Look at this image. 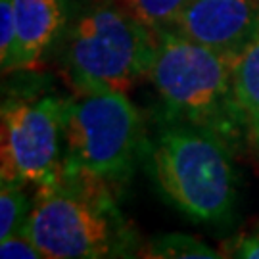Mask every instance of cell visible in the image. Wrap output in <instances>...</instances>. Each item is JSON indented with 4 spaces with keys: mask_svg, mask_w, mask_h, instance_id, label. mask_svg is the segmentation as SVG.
<instances>
[{
    "mask_svg": "<svg viewBox=\"0 0 259 259\" xmlns=\"http://www.w3.org/2000/svg\"><path fill=\"white\" fill-rule=\"evenodd\" d=\"M25 232L45 259L137 257L140 238L117 204V188L62 161L37 186Z\"/></svg>",
    "mask_w": 259,
    "mask_h": 259,
    "instance_id": "cell-1",
    "label": "cell"
},
{
    "mask_svg": "<svg viewBox=\"0 0 259 259\" xmlns=\"http://www.w3.org/2000/svg\"><path fill=\"white\" fill-rule=\"evenodd\" d=\"M234 148L207 129L159 117L148 140L152 179L188 219L225 225L238 200Z\"/></svg>",
    "mask_w": 259,
    "mask_h": 259,
    "instance_id": "cell-2",
    "label": "cell"
},
{
    "mask_svg": "<svg viewBox=\"0 0 259 259\" xmlns=\"http://www.w3.org/2000/svg\"><path fill=\"white\" fill-rule=\"evenodd\" d=\"M157 35L117 0H87L58 45L60 69L75 93L129 91L148 77Z\"/></svg>",
    "mask_w": 259,
    "mask_h": 259,
    "instance_id": "cell-3",
    "label": "cell"
},
{
    "mask_svg": "<svg viewBox=\"0 0 259 259\" xmlns=\"http://www.w3.org/2000/svg\"><path fill=\"white\" fill-rule=\"evenodd\" d=\"M148 79L161 102L159 117L211 131L234 152L246 148L232 83V58L177 29H167L157 33L156 60Z\"/></svg>",
    "mask_w": 259,
    "mask_h": 259,
    "instance_id": "cell-4",
    "label": "cell"
},
{
    "mask_svg": "<svg viewBox=\"0 0 259 259\" xmlns=\"http://www.w3.org/2000/svg\"><path fill=\"white\" fill-rule=\"evenodd\" d=\"M146 152L144 123L125 91L75 93L65 98L64 163L119 190L133 179Z\"/></svg>",
    "mask_w": 259,
    "mask_h": 259,
    "instance_id": "cell-5",
    "label": "cell"
},
{
    "mask_svg": "<svg viewBox=\"0 0 259 259\" xmlns=\"http://www.w3.org/2000/svg\"><path fill=\"white\" fill-rule=\"evenodd\" d=\"M65 98L10 96L0 110V181L42 185L62 165Z\"/></svg>",
    "mask_w": 259,
    "mask_h": 259,
    "instance_id": "cell-6",
    "label": "cell"
},
{
    "mask_svg": "<svg viewBox=\"0 0 259 259\" xmlns=\"http://www.w3.org/2000/svg\"><path fill=\"white\" fill-rule=\"evenodd\" d=\"M177 31L234 58L259 33V0H188Z\"/></svg>",
    "mask_w": 259,
    "mask_h": 259,
    "instance_id": "cell-7",
    "label": "cell"
},
{
    "mask_svg": "<svg viewBox=\"0 0 259 259\" xmlns=\"http://www.w3.org/2000/svg\"><path fill=\"white\" fill-rule=\"evenodd\" d=\"M16 18V71L37 69L60 45L77 12L73 0H12Z\"/></svg>",
    "mask_w": 259,
    "mask_h": 259,
    "instance_id": "cell-8",
    "label": "cell"
},
{
    "mask_svg": "<svg viewBox=\"0 0 259 259\" xmlns=\"http://www.w3.org/2000/svg\"><path fill=\"white\" fill-rule=\"evenodd\" d=\"M232 83L246 148L259 159V33L232 58Z\"/></svg>",
    "mask_w": 259,
    "mask_h": 259,
    "instance_id": "cell-9",
    "label": "cell"
},
{
    "mask_svg": "<svg viewBox=\"0 0 259 259\" xmlns=\"http://www.w3.org/2000/svg\"><path fill=\"white\" fill-rule=\"evenodd\" d=\"M140 257L148 259H217L221 251L213 250L204 240L185 232L156 234L140 248Z\"/></svg>",
    "mask_w": 259,
    "mask_h": 259,
    "instance_id": "cell-10",
    "label": "cell"
},
{
    "mask_svg": "<svg viewBox=\"0 0 259 259\" xmlns=\"http://www.w3.org/2000/svg\"><path fill=\"white\" fill-rule=\"evenodd\" d=\"M31 209L33 198H29L25 186L0 181V240L23 231Z\"/></svg>",
    "mask_w": 259,
    "mask_h": 259,
    "instance_id": "cell-11",
    "label": "cell"
},
{
    "mask_svg": "<svg viewBox=\"0 0 259 259\" xmlns=\"http://www.w3.org/2000/svg\"><path fill=\"white\" fill-rule=\"evenodd\" d=\"M117 2L157 35L167 29H177V23L183 16V10L188 0H117Z\"/></svg>",
    "mask_w": 259,
    "mask_h": 259,
    "instance_id": "cell-12",
    "label": "cell"
},
{
    "mask_svg": "<svg viewBox=\"0 0 259 259\" xmlns=\"http://www.w3.org/2000/svg\"><path fill=\"white\" fill-rule=\"evenodd\" d=\"M16 18H14V2L0 0V65L2 73L16 71Z\"/></svg>",
    "mask_w": 259,
    "mask_h": 259,
    "instance_id": "cell-13",
    "label": "cell"
},
{
    "mask_svg": "<svg viewBox=\"0 0 259 259\" xmlns=\"http://www.w3.org/2000/svg\"><path fill=\"white\" fill-rule=\"evenodd\" d=\"M223 257L259 259V223H250L242 227L234 236L223 244Z\"/></svg>",
    "mask_w": 259,
    "mask_h": 259,
    "instance_id": "cell-14",
    "label": "cell"
},
{
    "mask_svg": "<svg viewBox=\"0 0 259 259\" xmlns=\"http://www.w3.org/2000/svg\"><path fill=\"white\" fill-rule=\"evenodd\" d=\"M2 259H42V253L25 232H16L0 240Z\"/></svg>",
    "mask_w": 259,
    "mask_h": 259,
    "instance_id": "cell-15",
    "label": "cell"
}]
</instances>
